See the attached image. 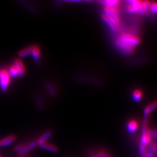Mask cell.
<instances>
[{
  "label": "cell",
  "instance_id": "9c48e42d",
  "mask_svg": "<svg viewBox=\"0 0 157 157\" xmlns=\"http://www.w3.org/2000/svg\"><path fill=\"white\" fill-rule=\"evenodd\" d=\"M17 140V137L15 135H10L0 140V146L1 147H6L11 146Z\"/></svg>",
  "mask_w": 157,
  "mask_h": 157
},
{
  "label": "cell",
  "instance_id": "30bf717a",
  "mask_svg": "<svg viewBox=\"0 0 157 157\" xmlns=\"http://www.w3.org/2000/svg\"><path fill=\"white\" fill-rule=\"evenodd\" d=\"M39 146L41 149L50 152L52 153H56L58 151V148L56 146H55L53 144L50 143L47 141L40 144Z\"/></svg>",
  "mask_w": 157,
  "mask_h": 157
},
{
  "label": "cell",
  "instance_id": "5bb4252c",
  "mask_svg": "<svg viewBox=\"0 0 157 157\" xmlns=\"http://www.w3.org/2000/svg\"><path fill=\"white\" fill-rule=\"evenodd\" d=\"M31 52V45H28L22 48L18 52V56L20 58H25L30 56Z\"/></svg>",
  "mask_w": 157,
  "mask_h": 157
},
{
  "label": "cell",
  "instance_id": "83f0119b",
  "mask_svg": "<svg viewBox=\"0 0 157 157\" xmlns=\"http://www.w3.org/2000/svg\"><path fill=\"white\" fill-rule=\"evenodd\" d=\"M0 147H1V146H0Z\"/></svg>",
  "mask_w": 157,
  "mask_h": 157
},
{
  "label": "cell",
  "instance_id": "2e32d148",
  "mask_svg": "<svg viewBox=\"0 0 157 157\" xmlns=\"http://www.w3.org/2000/svg\"><path fill=\"white\" fill-rule=\"evenodd\" d=\"M102 4L105 7H112V8H118L120 1L117 0H109V1H103L101 2Z\"/></svg>",
  "mask_w": 157,
  "mask_h": 157
},
{
  "label": "cell",
  "instance_id": "d4e9b609",
  "mask_svg": "<svg viewBox=\"0 0 157 157\" xmlns=\"http://www.w3.org/2000/svg\"><path fill=\"white\" fill-rule=\"evenodd\" d=\"M144 157H155V156H154V154L152 152L150 151L147 150V151L146 152Z\"/></svg>",
  "mask_w": 157,
  "mask_h": 157
},
{
  "label": "cell",
  "instance_id": "7c38bea8",
  "mask_svg": "<svg viewBox=\"0 0 157 157\" xmlns=\"http://www.w3.org/2000/svg\"><path fill=\"white\" fill-rule=\"evenodd\" d=\"M52 136V132L51 130H48L44 133L43 135H41L39 138L37 140V142L38 145L39 146L40 144L47 142V140L50 139L51 136Z\"/></svg>",
  "mask_w": 157,
  "mask_h": 157
},
{
  "label": "cell",
  "instance_id": "ffe728a7",
  "mask_svg": "<svg viewBox=\"0 0 157 157\" xmlns=\"http://www.w3.org/2000/svg\"><path fill=\"white\" fill-rule=\"evenodd\" d=\"M139 154L141 157H144L146 152L147 151V146L140 143L139 144Z\"/></svg>",
  "mask_w": 157,
  "mask_h": 157
},
{
  "label": "cell",
  "instance_id": "603a6c76",
  "mask_svg": "<svg viewBox=\"0 0 157 157\" xmlns=\"http://www.w3.org/2000/svg\"><path fill=\"white\" fill-rule=\"evenodd\" d=\"M96 154L99 157H111L108 152L104 150L99 151Z\"/></svg>",
  "mask_w": 157,
  "mask_h": 157
},
{
  "label": "cell",
  "instance_id": "277c9868",
  "mask_svg": "<svg viewBox=\"0 0 157 157\" xmlns=\"http://www.w3.org/2000/svg\"><path fill=\"white\" fill-rule=\"evenodd\" d=\"M8 69L4 67H0V91L6 93L11 84V79Z\"/></svg>",
  "mask_w": 157,
  "mask_h": 157
},
{
  "label": "cell",
  "instance_id": "8992f818",
  "mask_svg": "<svg viewBox=\"0 0 157 157\" xmlns=\"http://www.w3.org/2000/svg\"><path fill=\"white\" fill-rule=\"evenodd\" d=\"M30 56L36 65L40 66L41 65V48L39 45L31 44Z\"/></svg>",
  "mask_w": 157,
  "mask_h": 157
},
{
  "label": "cell",
  "instance_id": "5b68a950",
  "mask_svg": "<svg viewBox=\"0 0 157 157\" xmlns=\"http://www.w3.org/2000/svg\"><path fill=\"white\" fill-rule=\"evenodd\" d=\"M127 10L129 13L144 14L146 11L144 9L142 1H129L128 2Z\"/></svg>",
  "mask_w": 157,
  "mask_h": 157
},
{
  "label": "cell",
  "instance_id": "52a82bcc",
  "mask_svg": "<svg viewBox=\"0 0 157 157\" xmlns=\"http://www.w3.org/2000/svg\"><path fill=\"white\" fill-rule=\"evenodd\" d=\"M37 146L38 144L37 140L32 141L28 144H25L22 151L19 153V155L20 156H24L25 154H27L30 152L32 151Z\"/></svg>",
  "mask_w": 157,
  "mask_h": 157
},
{
  "label": "cell",
  "instance_id": "484cf974",
  "mask_svg": "<svg viewBox=\"0 0 157 157\" xmlns=\"http://www.w3.org/2000/svg\"><path fill=\"white\" fill-rule=\"evenodd\" d=\"M88 157H99L96 154H94V153H91L89 156Z\"/></svg>",
  "mask_w": 157,
  "mask_h": 157
},
{
  "label": "cell",
  "instance_id": "8fae6325",
  "mask_svg": "<svg viewBox=\"0 0 157 157\" xmlns=\"http://www.w3.org/2000/svg\"><path fill=\"white\" fill-rule=\"evenodd\" d=\"M139 128V123L136 120H130L127 124V130L130 133H133L136 132Z\"/></svg>",
  "mask_w": 157,
  "mask_h": 157
},
{
  "label": "cell",
  "instance_id": "f546056e",
  "mask_svg": "<svg viewBox=\"0 0 157 157\" xmlns=\"http://www.w3.org/2000/svg\"></svg>",
  "mask_w": 157,
  "mask_h": 157
},
{
  "label": "cell",
  "instance_id": "4fadbf2b",
  "mask_svg": "<svg viewBox=\"0 0 157 157\" xmlns=\"http://www.w3.org/2000/svg\"><path fill=\"white\" fill-rule=\"evenodd\" d=\"M34 100L37 107L40 109H43L45 108V102L43 97L40 94L36 93L34 95Z\"/></svg>",
  "mask_w": 157,
  "mask_h": 157
},
{
  "label": "cell",
  "instance_id": "ac0fdd59",
  "mask_svg": "<svg viewBox=\"0 0 157 157\" xmlns=\"http://www.w3.org/2000/svg\"><path fill=\"white\" fill-rule=\"evenodd\" d=\"M147 150L150 151L152 152L154 156L157 157V143L156 142L151 141L148 146H147Z\"/></svg>",
  "mask_w": 157,
  "mask_h": 157
},
{
  "label": "cell",
  "instance_id": "7402d4cb",
  "mask_svg": "<svg viewBox=\"0 0 157 157\" xmlns=\"http://www.w3.org/2000/svg\"><path fill=\"white\" fill-rule=\"evenodd\" d=\"M23 147H24V144H17L13 148V151L15 152L16 153H17L18 154H19V153L22 151Z\"/></svg>",
  "mask_w": 157,
  "mask_h": 157
},
{
  "label": "cell",
  "instance_id": "ba28073f",
  "mask_svg": "<svg viewBox=\"0 0 157 157\" xmlns=\"http://www.w3.org/2000/svg\"><path fill=\"white\" fill-rule=\"evenodd\" d=\"M45 89L52 97H56L58 95V89L56 86L51 82H47L45 83Z\"/></svg>",
  "mask_w": 157,
  "mask_h": 157
},
{
  "label": "cell",
  "instance_id": "44dd1931",
  "mask_svg": "<svg viewBox=\"0 0 157 157\" xmlns=\"http://www.w3.org/2000/svg\"><path fill=\"white\" fill-rule=\"evenodd\" d=\"M149 10L153 13H157V2H151L150 3V6Z\"/></svg>",
  "mask_w": 157,
  "mask_h": 157
},
{
  "label": "cell",
  "instance_id": "f1b7e54d",
  "mask_svg": "<svg viewBox=\"0 0 157 157\" xmlns=\"http://www.w3.org/2000/svg\"></svg>",
  "mask_w": 157,
  "mask_h": 157
},
{
  "label": "cell",
  "instance_id": "3957f363",
  "mask_svg": "<svg viewBox=\"0 0 157 157\" xmlns=\"http://www.w3.org/2000/svg\"><path fill=\"white\" fill-rule=\"evenodd\" d=\"M11 78H21L23 77L26 72V69L23 62L18 58L12 60L7 69Z\"/></svg>",
  "mask_w": 157,
  "mask_h": 157
},
{
  "label": "cell",
  "instance_id": "9a60e30c",
  "mask_svg": "<svg viewBox=\"0 0 157 157\" xmlns=\"http://www.w3.org/2000/svg\"><path fill=\"white\" fill-rule=\"evenodd\" d=\"M157 107V102H152L151 104H149L146 107L144 110V117L148 118V116L150 115L154 110H155Z\"/></svg>",
  "mask_w": 157,
  "mask_h": 157
},
{
  "label": "cell",
  "instance_id": "4316f807",
  "mask_svg": "<svg viewBox=\"0 0 157 157\" xmlns=\"http://www.w3.org/2000/svg\"><path fill=\"white\" fill-rule=\"evenodd\" d=\"M0 157H1V155H0Z\"/></svg>",
  "mask_w": 157,
  "mask_h": 157
},
{
  "label": "cell",
  "instance_id": "6da1fadb",
  "mask_svg": "<svg viewBox=\"0 0 157 157\" xmlns=\"http://www.w3.org/2000/svg\"><path fill=\"white\" fill-rule=\"evenodd\" d=\"M141 39L137 34L130 32L120 34L115 40V44L118 50L125 55L132 54L140 43Z\"/></svg>",
  "mask_w": 157,
  "mask_h": 157
},
{
  "label": "cell",
  "instance_id": "7a4b0ae2",
  "mask_svg": "<svg viewBox=\"0 0 157 157\" xmlns=\"http://www.w3.org/2000/svg\"><path fill=\"white\" fill-rule=\"evenodd\" d=\"M102 19L113 32H116L120 23L119 12L118 8L104 7Z\"/></svg>",
  "mask_w": 157,
  "mask_h": 157
},
{
  "label": "cell",
  "instance_id": "d6986e66",
  "mask_svg": "<svg viewBox=\"0 0 157 157\" xmlns=\"http://www.w3.org/2000/svg\"><path fill=\"white\" fill-rule=\"evenodd\" d=\"M132 97L135 101L139 102V101H140L143 97V93L140 90L136 89L133 91V94H132Z\"/></svg>",
  "mask_w": 157,
  "mask_h": 157
},
{
  "label": "cell",
  "instance_id": "e0dca14e",
  "mask_svg": "<svg viewBox=\"0 0 157 157\" xmlns=\"http://www.w3.org/2000/svg\"><path fill=\"white\" fill-rule=\"evenodd\" d=\"M21 4H22V5L25 8H26V9H28V10H29V11H30V12H32V13H37L39 12L38 9H37L35 6H33V4H31L28 3V2H23V1L21 2Z\"/></svg>",
  "mask_w": 157,
  "mask_h": 157
},
{
  "label": "cell",
  "instance_id": "cb8c5ba5",
  "mask_svg": "<svg viewBox=\"0 0 157 157\" xmlns=\"http://www.w3.org/2000/svg\"><path fill=\"white\" fill-rule=\"evenodd\" d=\"M150 134L152 138H154L157 141V130H150Z\"/></svg>",
  "mask_w": 157,
  "mask_h": 157
}]
</instances>
